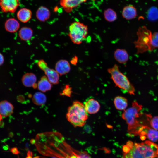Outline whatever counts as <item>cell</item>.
<instances>
[{
  "label": "cell",
  "instance_id": "d6986e66",
  "mask_svg": "<svg viewBox=\"0 0 158 158\" xmlns=\"http://www.w3.org/2000/svg\"><path fill=\"white\" fill-rule=\"evenodd\" d=\"M136 8L133 6L129 5L125 7L123 10L122 16L126 20H131L135 18L137 16Z\"/></svg>",
  "mask_w": 158,
  "mask_h": 158
},
{
  "label": "cell",
  "instance_id": "836d02e7",
  "mask_svg": "<svg viewBox=\"0 0 158 158\" xmlns=\"http://www.w3.org/2000/svg\"><path fill=\"white\" fill-rule=\"evenodd\" d=\"M52 158H56L53 157Z\"/></svg>",
  "mask_w": 158,
  "mask_h": 158
},
{
  "label": "cell",
  "instance_id": "ac0fdd59",
  "mask_svg": "<svg viewBox=\"0 0 158 158\" xmlns=\"http://www.w3.org/2000/svg\"><path fill=\"white\" fill-rule=\"evenodd\" d=\"M20 27L19 23L14 18H11L8 19L4 24L6 30L10 33L16 32L19 29Z\"/></svg>",
  "mask_w": 158,
  "mask_h": 158
},
{
  "label": "cell",
  "instance_id": "83f0119b",
  "mask_svg": "<svg viewBox=\"0 0 158 158\" xmlns=\"http://www.w3.org/2000/svg\"><path fill=\"white\" fill-rule=\"evenodd\" d=\"M152 45L153 49L158 47V32H155L152 34Z\"/></svg>",
  "mask_w": 158,
  "mask_h": 158
},
{
  "label": "cell",
  "instance_id": "cb8c5ba5",
  "mask_svg": "<svg viewBox=\"0 0 158 158\" xmlns=\"http://www.w3.org/2000/svg\"><path fill=\"white\" fill-rule=\"evenodd\" d=\"M104 16L105 19L109 22L114 21L117 18L116 12L111 8H108L104 11Z\"/></svg>",
  "mask_w": 158,
  "mask_h": 158
},
{
  "label": "cell",
  "instance_id": "7a4b0ae2",
  "mask_svg": "<svg viewBox=\"0 0 158 158\" xmlns=\"http://www.w3.org/2000/svg\"><path fill=\"white\" fill-rule=\"evenodd\" d=\"M127 150L121 158H158V145L150 140L133 143L128 141Z\"/></svg>",
  "mask_w": 158,
  "mask_h": 158
},
{
  "label": "cell",
  "instance_id": "5b68a950",
  "mask_svg": "<svg viewBox=\"0 0 158 158\" xmlns=\"http://www.w3.org/2000/svg\"><path fill=\"white\" fill-rule=\"evenodd\" d=\"M107 71L116 86L125 90L130 95L135 94L134 86L126 76L120 71L118 65L114 64L112 67L108 69Z\"/></svg>",
  "mask_w": 158,
  "mask_h": 158
},
{
  "label": "cell",
  "instance_id": "8fae6325",
  "mask_svg": "<svg viewBox=\"0 0 158 158\" xmlns=\"http://www.w3.org/2000/svg\"><path fill=\"white\" fill-rule=\"evenodd\" d=\"M71 69L69 62L65 59L58 61L55 66V70L60 76L67 74L70 71Z\"/></svg>",
  "mask_w": 158,
  "mask_h": 158
},
{
  "label": "cell",
  "instance_id": "2e32d148",
  "mask_svg": "<svg viewBox=\"0 0 158 158\" xmlns=\"http://www.w3.org/2000/svg\"><path fill=\"white\" fill-rule=\"evenodd\" d=\"M50 12L46 7L41 6L39 7L36 12V17L41 22H45L49 19L50 16Z\"/></svg>",
  "mask_w": 158,
  "mask_h": 158
},
{
  "label": "cell",
  "instance_id": "603a6c76",
  "mask_svg": "<svg viewBox=\"0 0 158 158\" xmlns=\"http://www.w3.org/2000/svg\"><path fill=\"white\" fill-rule=\"evenodd\" d=\"M34 104L40 106L44 104L46 101V96L40 92H37L33 95L32 99Z\"/></svg>",
  "mask_w": 158,
  "mask_h": 158
},
{
  "label": "cell",
  "instance_id": "4dcf8cb0",
  "mask_svg": "<svg viewBox=\"0 0 158 158\" xmlns=\"http://www.w3.org/2000/svg\"><path fill=\"white\" fill-rule=\"evenodd\" d=\"M4 62V58L3 54L0 53V66L2 65Z\"/></svg>",
  "mask_w": 158,
  "mask_h": 158
},
{
  "label": "cell",
  "instance_id": "30bf717a",
  "mask_svg": "<svg viewBox=\"0 0 158 158\" xmlns=\"http://www.w3.org/2000/svg\"><path fill=\"white\" fill-rule=\"evenodd\" d=\"M36 75L32 73H27L22 76L21 81L23 84L27 87H32L35 89L37 87Z\"/></svg>",
  "mask_w": 158,
  "mask_h": 158
},
{
  "label": "cell",
  "instance_id": "4316f807",
  "mask_svg": "<svg viewBox=\"0 0 158 158\" xmlns=\"http://www.w3.org/2000/svg\"><path fill=\"white\" fill-rule=\"evenodd\" d=\"M148 120L152 128L158 130V116L152 117L151 115L150 114L148 118Z\"/></svg>",
  "mask_w": 158,
  "mask_h": 158
},
{
  "label": "cell",
  "instance_id": "44dd1931",
  "mask_svg": "<svg viewBox=\"0 0 158 158\" xmlns=\"http://www.w3.org/2000/svg\"><path fill=\"white\" fill-rule=\"evenodd\" d=\"M33 35V31L30 28L23 27L21 28L18 32L19 36L22 40L27 41L30 40Z\"/></svg>",
  "mask_w": 158,
  "mask_h": 158
},
{
  "label": "cell",
  "instance_id": "277c9868",
  "mask_svg": "<svg viewBox=\"0 0 158 158\" xmlns=\"http://www.w3.org/2000/svg\"><path fill=\"white\" fill-rule=\"evenodd\" d=\"M66 117L68 121L74 127H82L85 124L88 115L84 104L76 101L68 108Z\"/></svg>",
  "mask_w": 158,
  "mask_h": 158
},
{
  "label": "cell",
  "instance_id": "ba28073f",
  "mask_svg": "<svg viewBox=\"0 0 158 158\" xmlns=\"http://www.w3.org/2000/svg\"><path fill=\"white\" fill-rule=\"evenodd\" d=\"M37 64L39 68L44 72L51 83L53 84H57L59 83V75L55 70L50 68L44 60H39Z\"/></svg>",
  "mask_w": 158,
  "mask_h": 158
},
{
  "label": "cell",
  "instance_id": "e0dca14e",
  "mask_svg": "<svg viewBox=\"0 0 158 158\" xmlns=\"http://www.w3.org/2000/svg\"><path fill=\"white\" fill-rule=\"evenodd\" d=\"M31 10L26 8H23L19 10L17 14L18 19L21 22L26 23L29 21L32 16Z\"/></svg>",
  "mask_w": 158,
  "mask_h": 158
},
{
  "label": "cell",
  "instance_id": "52a82bcc",
  "mask_svg": "<svg viewBox=\"0 0 158 158\" xmlns=\"http://www.w3.org/2000/svg\"><path fill=\"white\" fill-rule=\"evenodd\" d=\"M88 33L87 25L79 22L76 21L70 25L68 35L73 43L79 45L87 37Z\"/></svg>",
  "mask_w": 158,
  "mask_h": 158
},
{
  "label": "cell",
  "instance_id": "7c38bea8",
  "mask_svg": "<svg viewBox=\"0 0 158 158\" xmlns=\"http://www.w3.org/2000/svg\"><path fill=\"white\" fill-rule=\"evenodd\" d=\"M87 0H60V4L67 12H70L74 8Z\"/></svg>",
  "mask_w": 158,
  "mask_h": 158
},
{
  "label": "cell",
  "instance_id": "6da1fadb",
  "mask_svg": "<svg viewBox=\"0 0 158 158\" xmlns=\"http://www.w3.org/2000/svg\"><path fill=\"white\" fill-rule=\"evenodd\" d=\"M34 144L38 152L44 156L56 158H91L87 152L72 147L58 132L39 134L36 136Z\"/></svg>",
  "mask_w": 158,
  "mask_h": 158
},
{
  "label": "cell",
  "instance_id": "1f68e13d",
  "mask_svg": "<svg viewBox=\"0 0 158 158\" xmlns=\"http://www.w3.org/2000/svg\"><path fill=\"white\" fill-rule=\"evenodd\" d=\"M140 138L142 140H144L146 139V137L145 136L142 135L140 136Z\"/></svg>",
  "mask_w": 158,
  "mask_h": 158
},
{
  "label": "cell",
  "instance_id": "3957f363",
  "mask_svg": "<svg viewBox=\"0 0 158 158\" xmlns=\"http://www.w3.org/2000/svg\"><path fill=\"white\" fill-rule=\"evenodd\" d=\"M142 108V105L136 101H133L131 107L124 111L122 117L128 125V132L131 135L136 136L138 129L142 125L139 118L141 115L140 111Z\"/></svg>",
  "mask_w": 158,
  "mask_h": 158
},
{
  "label": "cell",
  "instance_id": "9a60e30c",
  "mask_svg": "<svg viewBox=\"0 0 158 158\" xmlns=\"http://www.w3.org/2000/svg\"><path fill=\"white\" fill-rule=\"evenodd\" d=\"M114 55L115 60L120 64L126 63L129 59L128 53L123 49H116L114 52Z\"/></svg>",
  "mask_w": 158,
  "mask_h": 158
},
{
  "label": "cell",
  "instance_id": "f1b7e54d",
  "mask_svg": "<svg viewBox=\"0 0 158 158\" xmlns=\"http://www.w3.org/2000/svg\"><path fill=\"white\" fill-rule=\"evenodd\" d=\"M72 92V88L69 85H66L62 91V94L69 97H70Z\"/></svg>",
  "mask_w": 158,
  "mask_h": 158
},
{
  "label": "cell",
  "instance_id": "f546056e",
  "mask_svg": "<svg viewBox=\"0 0 158 158\" xmlns=\"http://www.w3.org/2000/svg\"><path fill=\"white\" fill-rule=\"evenodd\" d=\"M78 61V58L77 56H75L71 59L70 62L73 65H76Z\"/></svg>",
  "mask_w": 158,
  "mask_h": 158
},
{
  "label": "cell",
  "instance_id": "d4e9b609",
  "mask_svg": "<svg viewBox=\"0 0 158 158\" xmlns=\"http://www.w3.org/2000/svg\"><path fill=\"white\" fill-rule=\"evenodd\" d=\"M147 16L149 20L156 21L158 19V9L155 7H151L147 11Z\"/></svg>",
  "mask_w": 158,
  "mask_h": 158
},
{
  "label": "cell",
  "instance_id": "7402d4cb",
  "mask_svg": "<svg viewBox=\"0 0 158 158\" xmlns=\"http://www.w3.org/2000/svg\"><path fill=\"white\" fill-rule=\"evenodd\" d=\"M114 102L115 108L119 110H125L128 105L127 99L121 96L116 97L114 99Z\"/></svg>",
  "mask_w": 158,
  "mask_h": 158
},
{
  "label": "cell",
  "instance_id": "d6a6232c",
  "mask_svg": "<svg viewBox=\"0 0 158 158\" xmlns=\"http://www.w3.org/2000/svg\"><path fill=\"white\" fill-rule=\"evenodd\" d=\"M2 116L0 114V122L1 121L2 118Z\"/></svg>",
  "mask_w": 158,
  "mask_h": 158
},
{
  "label": "cell",
  "instance_id": "4fadbf2b",
  "mask_svg": "<svg viewBox=\"0 0 158 158\" xmlns=\"http://www.w3.org/2000/svg\"><path fill=\"white\" fill-rule=\"evenodd\" d=\"M84 105L87 112L91 114L97 113L100 109L99 102L93 99H90L85 102Z\"/></svg>",
  "mask_w": 158,
  "mask_h": 158
},
{
  "label": "cell",
  "instance_id": "ffe728a7",
  "mask_svg": "<svg viewBox=\"0 0 158 158\" xmlns=\"http://www.w3.org/2000/svg\"><path fill=\"white\" fill-rule=\"evenodd\" d=\"M37 88L40 91L45 92L50 90L52 85L46 75L41 77L37 83Z\"/></svg>",
  "mask_w": 158,
  "mask_h": 158
},
{
  "label": "cell",
  "instance_id": "5bb4252c",
  "mask_svg": "<svg viewBox=\"0 0 158 158\" xmlns=\"http://www.w3.org/2000/svg\"><path fill=\"white\" fill-rule=\"evenodd\" d=\"M14 107L10 102L6 100L0 102V114L2 116L7 117L13 112Z\"/></svg>",
  "mask_w": 158,
  "mask_h": 158
},
{
  "label": "cell",
  "instance_id": "484cf974",
  "mask_svg": "<svg viewBox=\"0 0 158 158\" xmlns=\"http://www.w3.org/2000/svg\"><path fill=\"white\" fill-rule=\"evenodd\" d=\"M146 138L152 142L158 141V131L149 127L146 134Z\"/></svg>",
  "mask_w": 158,
  "mask_h": 158
},
{
  "label": "cell",
  "instance_id": "8992f818",
  "mask_svg": "<svg viewBox=\"0 0 158 158\" xmlns=\"http://www.w3.org/2000/svg\"><path fill=\"white\" fill-rule=\"evenodd\" d=\"M137 40L134 42L137 49V54L142 53L153 50L152 43V35L151 31L145 26L140 27L137 32Z\"/></svg>",
  "mask_w": 158,
  "mask_h": 158
},
{
  "label": "cell",
  "instance_id": "9c48e42d",
  "mask_svg": "<svg viewBox=\"0 0 158 158\" xmlns=\"http://www.w3.org/2000/svg\"><path fill=\"white\" fill-rule=\"evenodd\" d=\"M19 5V0H0V6L4 12L14 13Z\"/></svg>",
  "mask_w": 158,
  "mask_h": 158
}]
</instances>
